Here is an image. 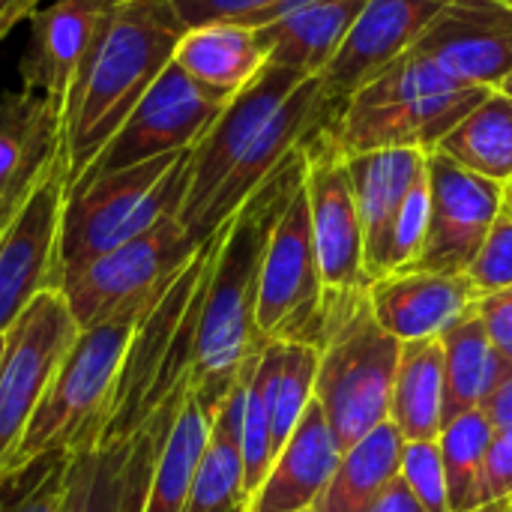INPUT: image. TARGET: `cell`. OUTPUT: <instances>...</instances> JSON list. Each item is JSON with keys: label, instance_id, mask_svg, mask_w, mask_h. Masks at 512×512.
I'll return each mask as SVG.
<instances>
[{"label": "cell", "instance_id": "obj_20", "mask_svg": "<svg viewBox=\"0 0 512 512\" xmlns=\"http://www.w3.org/2000/svg\"><path fill=\"white\" fill-rule=\"evenodd\" d=\"M369 297L381 327L402 345L441 336L480 300L468 273L450 276L432 270L381 276L369 285Z\"/></svg>", "mask_w": 512, "mask_h": 512}, {"label": "cell", "instance_id": "obj_15", "mask_svg": "<svg viewBox=\"0 0 512 512\" xmlns=\"http://www.w3.org/2000/svg\"><path fill=\"white\" fill-rule=\"evenodd\" d=\"M66 162L63 108L42 93H0V234Z\"/></svg>", "mask_w": 512, "mask_h": 512}, {"label": "cell", "instance_id": "obj_39", "mask_svg": "<svg viewBox=\"0 0 512 512\" xmlns=\"http://www.w3.org/2000/svg\"><path fill=\"white\" fill-rule=\"evenodd\" d=\"M66 462L63 456L15 507V512H63V498H66Z\"/></svg>", "mask_w": 512, "mask_h": 512}, {"label": "cell", "instance_id": "obj_26", "mask_svg": "<svg viewBox=\"0 0 512 512\" xmlns=\"http://www.w3.org/2000/svg\"><path fill=\"white\" fill-rule=\"evenodd\" d=\"M405 438L402 432L384 420L366 438L342 453L336 474L327 489L318 495L315 512H369L375 501L387 492V486L402 471Z\"/></svg>", "mask_w": 512, "mask_h": 512}, {"label": "cell", "instance_id": "obj_32", "mask_svg": "<svg viewBox=\"0 0 512 512\" xmlns=\"http://www.w3.org/2000/svg\"><path fill=\"white\" fill-rule=\"evenodd\" d=\"M426 237H429V168H426V177L408 192V198L396 216V225L390 234L387 276L414 270L423 255Z\"/></svg>", "mask_w": 512, "mask_h": 512}, {"label": "cell", "instance_id": "obj_40", "mask_svg": "<svg viewBox=\"0 0 512 512\" xmlns=\"http://www.w3.org/2000/svg\"><path fill=\"white\" fill-rule=\"evenodd\" d=\"M480 411L486 414V420H489V426H492L495 432L510 429L512 426V366L504 369V375L498 378V384H495L492 396L486 399V405H483Z\"/></svg>", "mask_w": 512, "mask_h": 512}, {"label": "cell", "instance_id": "obj_19", "mask_svg": "<svg viewBox=\"0 0 512 512\" xmlns=\"http://www.w3.org/2000/svg\"><path fill=\"white\" fill-rule=\"evenodd\" d=\"M429 153L414 147H387L348 156L354 198L363 228V261L369 282L387 276L390 234L408 192L426 177Z\"/></svg>", "mask_w": 512, "mask_h": 512}, {"label": "cell", "instance_id": "obj_11", "mask_svg": "<svg viewBox=\"0 0 512 512\" xmlns=\"http://www.w3.org/2000/svg\"><path fill=\"white\" fill-rule=\"evenodd\" d=\"M306 201L315 240V258L324 288L372 285L363 261V228L354 198L348 153L330 123L306 141Z\"/></svg>", "mask_w": 512, "mask_h": 512}, {"label": "cell", "instance_id": "obj_25", "mask_svg": "<svg viewBox=\"0 0 512 512\" xmlns=\"http://www.w3.org/2000/svg\"><path fill=\"white\" fill-rule=\"evenodd\" d=\"M444 339L405 342L390 396V423L405 441H438L444 432Z\"/></svg>", "mask_w": 512, "mask_h": 512}, {"label": "cell", "instance_id": "obj_5", "mask_svg": "<svg viewBox=\"0 0 512 512\" xmlns=\"http://www.w3.org/2000/svg\"><path fill=\"white\" fill-rule=\"evenodd\" d=\"M189 183V150L99 174L66 189L54 288L99 255L141 237L180 213Z\"/></svg>", "mask_w": 512, "mask_h": 512}, {"label": "cell", "instance_id": "obj_42", "mask_svg": "<svg viewBox=\"0 0 512 512\" xmlns=\"http://www.w3.org/2000/svg\"><path fill=\"white\" fill-rule=\"evenodd\" d=\"M39 6H42V0H0V42H3L24 18H30Z\"/></svg>", "mask_w": 512, "mask_h": 512}, {"label": "cell", "instance_id": "obj_45", "mask_svg": "<svg viewBox=\"0 0 512 512\" xmlns=\"http://www.w3.org/2000/svg\"><path fill=\"white\" fill-rule=\"evenodd\" d=\"M498 3H504V6H510L512 9V0H498Z\"/></svg>", "mask_w": 512, "mask_h": 512}, {"label": "cell", "instance_id": "obj_8", "mask_svg": "<svg viewBox=\"0 0 512 512\" xmlns=\"http://www.w3.org/2000/svg\"><path fill=\"white\" fill-rule=\"evenodd\" d=\"M324 282L303 183L285 204L261 264L255 327L267 342H315Z\"/></svg>", "mask_w": 512, "mask_h": 512}, {"label": "cell", "instance_id": "obj_18", "mask_svg": "<svg viewBox=\"0 0 512 512\" xmlns=\"http://www.w3.org/2000/svg\"><path fill=\"white\" fill-rule=\"evenodd\" d=\"M120 0H51L30 15V39L18 60L21 90L63 99L93 48L102 21Z\"/></svg>", "mask_w": 512, "mask_h": 512}, {"label": "cell", "instance_id": "obj_41", "mask_svg": "<svg viewBox=\"0 0 512 512\" xmlns=\"http://www.w3.org/2000/svg\"><path fill=\"white\" fill-rule=\"evenodd\" d=\"M369 512H429L417 498H414V492L402 483V477H396L390 486H387V492L375 501V507Z\"/></svg>", "mask_w": 512, "mask_h": 512}, {"label": "cell", "instance_id": "obj_9", "mask_svg": "<svg viewBox=\"0 0 512 512\" xmlns=\"http://www.w3.org/2000/svg\"><path fill=\"white\" fill-rule=\"evenodd\" d=\"M60 291L39 294L3 333L0 354V471L24 438L39 399L78 336Z\"/></svg>", "mask_w": 512, "mask_h": 512}, {"label": "cell", "instance_id": "obj_38", "mask_svg": "<svg viewBox=\"0 0 512 512\" xmlns=\"http://www.w3.org/2000/svg\"><path fill=\"white\" fill-rule=\"evenodd\" d=\"M63 456H45V459H36L30 462L27 468H18V471H3L0 474V512H15V507L24 501V495L60 462Z\"/></svg>", "mask_w": 512, "mask_h": 512}, {"label": "cell", "instance_id": "obj_22", "mask_svg": "<svg viewBox=\"0 0 512 512\" xmlns=\"http://www.w3.org/2000/svg\"><path fill=\"white\" fill-rule=\"evenodd\" d=\"M366 0H315L273 24L258 27V42L267 63L297 69L309 78H321L339 54Z\"/></svg>", "mask_w": 512, "mask_h": 512}, {"label": "cell", "instance_id": "obj_48", "mask_svg": "<svg viewBox=\"0 0 512 512\" xmlns=\"http://www.w3.org/2000/svg\"><path fill=\"white\" fill-rule=\"evenodd\" d=\"M300 512H315V510H300Z\"/></svg>", "mask_w": 512, "mask_h": 512}, {"label": "cell", "instance_id": "obj_44", "mask_svg": "<svg viewBox=\"0 0 512 512\" xmlns=\"http://www.w3.org/2000/svg\"><path fill=\"white\" fill-rule=\"evenodd\" d=\"M498 90H501V93H504V96L512 102V72L504 78V81H501V87H498Z\"/></svg>", "mask_w": 512, "mask_h": 512}, {"label": "cell", "instance_id": "obj_16", "mask_svg": "<svg viewBox=\"0 0 512 512\" xmlns=\"http://www.w3.org/2000/svg\"><path fill=\"white\" fill-rule=\"evenodd\" d=\"M447 3L450 0H366L348 39L321 75L336 114L369 78L411 51Z\"/></svg>", "mask_w": 512, "mask_h": 512}, {"label": "cell", "instance_id": "obj_2", "mask_svg": "<svg viewBox=\"0 0 512 512\" xmlns=\"http://www.w3.org/2000/svg\"><path fill=\"white\" fill-rule=\"evenodd\" d=\"M183 33L171 0H120L108 12L63 99L69 186L168 69Z\"/></svg>", "mask_w": 512, "mask_h": 512}, {"label": "cell", "instance_id": "obj_28", "mask_svg": "<svg viewBox=\"0 0 512 512\" xmlns=\"http://www.w3.org/2000/svg\"><path fill=\"white\" fill-rule=\"evenodd\" d=\"M213 414L189 384V393L174 417V426L156 456L147 498H144V512H183L189 501L192 477L201 462V453L210 438V423Z\"/></svg>", "mask_w": 512, "mask_h": 512}, {"label": "cell", "instance_id": "obj_35", "mask_svg": "<svg viewBox=\"0 0 512 512\" xmlns=\"http://www.w3.org/2000/svg\"><path fill=\"white\" fill-rule=\"evenodd\" d=\"M276 3H282V0H171V6L186 30L213 24V21L249 24L255 15H261L264 9H270Z\"/></svg>", "mask_w": 512, "mask_h": 512}, {"label": "cell", "instance_id": "obj_29", "mask_svg": "<svg viewBox=\"0 0 512 512\" xmlns=\"http://www.w3.org/2000/svg\"><path fill=\"white\" fill-rule=\"evenodd\" d=\"M462 168L512 183V102L501 90H489L486 99L435 147Z\"/></svg>", "mask_w": 512, "mask_h": 512}, {"label": "cell", "instance_id": "obj_21", "mask_svg": "<svg viewBox=\"0 0 512 512\" xmlns=\"http://www.w3.org/2000/svg\"><path fill=\"white\" fill-rule=\"evenodd\" d=\"M342 462V447L318 399L309 402L297 429L273 459L270 474L246 501V512L312 510Z\"/></svg>", "mask_w": 512, "mask_h": 512}, {"label": "cell", "instance_id": "obj_36", "mask_svg": "<svg viewBox=\"0 0 512 512\" xmlns=\"http://www.w3.org/2000/svg\"><path fill=\"white\" fill-rule=\"evenodd\" d=\"M477 315L483 318V327L504 360V366H512V288L486 294L477 300Z\"/></svg>", "mask_w": 512, "mask_h": 512}, {"label": "cell", "instance_id": "obj_10", "mask_svg": "<svg viewBox=\"0 0 512 512\" xmlns=\"http://www.w3.org/2000/svg\"><path fill=\"white\" fill-rule=\"evenodd\" d=\"M306 78L309 75L297 69L264 63L258 75L228 99V105L219 111L210 129L189 150V183H186V195L177 213L186 234H192L195 222L207 210L216 189L225 183V177L234 171L243 153L255 144V138L264 132L270 117L285 105V99Z\"/></svg>", "mask_w": 512, "mask_h": 512}, {"label": "cell", "instance_id": "obj_13", "mask_svg": "<svg viewBox=\"0 0 512 512\" xmlns=\"http://www.w3.org/2000/svg\"><path fill=\"white\" fill-rule=\"evenodd\" d=\"M66 189L69 168L63 162L0 234V336L39 294L54 288Z\"/></svg>", "mask_w": 512, "mask_h": 512}, {"label": "cell", "instance_id": "obj_14", "mask_svg": "<svg viewBox=\"0 0 512 512\" xmlns=\"http://www.w3.org/2000/svg\"><path fill=\"white\" fill-rule=\"evenodd\" d=\"M411 51L465 87L498 90L512 72V9L498 0H450Z\"/></svg>", "mask_w": 512, "mask_h": 512}, {"label": "cell", "instance_id": "obj_50", "mask_svg": "<svg viewBox=\"0 0 512 512\" xmlns=\"http://www.w3.org/2000/svg\"><path fill=\"white\" fill-rule=\"evenodd\" d=\"M510 186H512V183H510Z\"/></svg>", "mask_w": 512, "mask_h": 512}, {"label": "cell", "instance_id": "obj_49", "mask_svg": "<svg viewBox=\"0 0 512 512\" xmlns=\"http://www.w3.org/2000/svg\"><path fill=\"white\" fill-rule=\"evenodd\" d=\"M237 512H246V510H237Z\"/></svg>", "mask_w": 512, "mask_h": 512}, {"label": "cell", "instance_id": "obj_1", "mask_svg": "<svg viewBox=\"0 0 512 512\" xmlns=\"http://www.w3.org/2000/svg\"><path fill=\"white\" fill-rule=\"evenodd\" d=\"M303 147L294 150L219 228V243L201 303L192 366V393L210 411L222 405L243 366L267 342L255 327L261 264L285 204L306 177Z\"/></svg>", "mask_w": 512, "mask_h": 512}, {"label": "cell", "instance_id": "obj_24", "mask_svg": "<svg viewBox=\"0 0 512 512\" xmlns=\"http://www.w3.org/2000/svg\"><path fill=\"white\" fill-rule=\"evenodd\" d=\"M174 63L210 93L231 99L258 75L267 54L252 27L237 21H213L189 27L180 36Z\"/></svg>", "mask_w": 512, "mask_h": 512}, {"label": "cell", "instance_id": "obj_17", "mask_svg": "<svg viewBox=\"0 0 512 512\" xmlns=\"http://www.w3.org/2000/svg\"><path fill=\"white\" fill-rule=\"evenodd\" d=\"M486 93L489 90L483 87H459L450 93H432L366 111L342 108L330 120V129L348 156L387 147H414L432 153L486 99Z\"/></svg>", "mask_w": 512, "mask_h": 512}, {"label": "cell", "instance_id": "obj_43", "mask_svg": "<svg viewBox=\"0 0 512 512\" xmlns=\"http://www.w3.org/2000/svg\"><path fill=\"white\" fill-rule=\"evenodd\" d=\"M474 512H512V495L510 498H501V501H489V504H483L480 510Z\"/></svg>", "mask_w": 512, "mask_h": 512}, {"label": "cell", "instance_id": "obj_37", "mask_svg": "<svg viewBox=\"0 0 512 512\" xmlns=\"http://www.w3.org/2000/svg\"><path fill=\"white\" fill-rule=\"evenodd\" d=\"M512 495V426L492 435L486 456V501Z\"/></svg>", "mask_w": 512, "mask_h": 512}, {"label": "cell", "instance_id": "obj_30", "mask_svg": "<svg viewBox=\"0 0 512 512\" xmlns=\"http://www.w3.org/2000/svg\"><path fill=\"white\" fill-rule=\"evenodd\" d=\"M495 429L489 426L483 411H465L450 420L438 438L441 459L447 471L450 510L474 512L486 501V456Z\"/></svg>", "mask_w": 512, "mask_h": 512}, {"label": "cell", "instance_id": "obj_47", "mask_svg": "<svg viewBox=\"0 0 512 512\" xmlns=\"http://www.w3.org/2000/svg\"><path fill=\"white\" fill-rule=\"evenodd\" d=\"M0 354H3V336H0Z\"/></svg>", "mask_w": 512, "mask_h": 512}, {"label": "cell", "instance_id": "obj_31", "mask_svg": "<svg viewBox=\"0 0 512 512\" xmlns=\"http://www.w3.org/2000/svg\"><path fill=\"white\" fill-rule=\"evenodd\" d=\"M129 441L69 456L63 512H120Z\"/></svg>", "mask_w": 512, "mask_h": 512}, {"label": "cell", "instance_id": "obj_23", "mask_svg": "<svg viewBox=\"0 0 512 512\" xmlns=\"http://www.w3.org/2000/svg\"><path fill=\"white\" fill-rule=\"evenodd\" d=\"M267 345V342H264ZM261 354V351H258ZM258 354L243 366L240 378L222 399L213 414L210 438L201 453V462L192 477L189 501L183 512H237L246 510V483H243V453H240V426H243V405L252 366Z\"/></svg>", "mask_w": 512, "mask_h": 512}, {"label": "cell", "instance_id": "obj_34", "mask_svg": "<svg viewBox=\"0 0 512 512\" xmlns=\"http://www.w3.org/2000/svg\"><path fill=\"white\" fill-rule=\"evenodd\" d=\"M471 285L477 288L480 297L512 288V201L507 195L483 249L477 252L471 270H468Z\"/></svg>", "mask_w": 512, "mask_h": 512}, {"label": "cell", "instance_id": "obj_46", "mask_svg": "<svg viewBox=\"0 0 512 512\" xmlns=\"http://www.w3.org/2000/svg\"><path fill=\"white\" fill-rule=\"evenodd\" d=\"M507 195H510V201H512V186H507Z\"/></svg>", "mask_w": 512, "mask_h": 512}, {"label": "cell", "instance_id": "obj_33", "mask_svg": "<svg viewBox=\"0 0 512 512\" xmlns=\"http://www.w3.org/2000/svg\"><path fill=\"white\" fill-rule=\"evenodd\" d=\"M399 477L429 512H453L438 441H405Z\"/></svg>", "mask_w": 512, "mask_h": 512}, {"label": "cell", "instance_id": "obj_12", "mask_svg": "<svg viewBox=\"0 0 512 512\" xmlns=\"http://www.w3.org/2000/svg\"><path fill=\"white\" fill-rule=\"evenodd\" d=\"M429 237L414 270L468 273L483 249L504 201L507 186L480 177L450 156L429 153Z\"/></svg>", "mask_w": 512, "mask_h": 512}, {"label": "cell", "instance_id": "obj_7", "mask_svg": "<svg viewBox=\"0 0 512 512\" xmlns=\"http://www.w3.org/2000/svg\"><path fill=\"white\" fill-rule=\"evenodd\" d=\"M225 105V96L210 93L171 60L168 69L153 81V87L141 96L123 126L111 135V141L99 150V156L75 183L132 168L168 153L192 150Z\"/></svg>", "mask_w": 512, "mask_h": 512}, {"label": "cell", "instance_id": "obj_27", "mask_svg": "<svg viewBox=\"0 0 512 512\" xmlns=\"http://www.w3.org/2000/svg\"><path fill=\"white\" fill-rule=\"evenodd\" d=\"M444 339V426L465 411H480L492 396L498 378L504 375V360L498 357L477 303L441 333Z\"/></svg>", "mask_w": 512, "mask_h": 512}, {"label": "cell", "instance_id": "obj_3", "mask_svg": "<svg viewBox=\"0 0 512 512\" xmlns=\"http://www.w3.org/2000/svg\"><path fill=\"white\" fill-rule=\"evenodd\" d=\"M312 345L318 351L315 399L345 453L390 420L402 342L381 327L363 285L324 288Z\"/></svg>", "mask_w": 512, "mask_h": 512}, {"label": "cell", "instance_id": "obj_4", "mask_svg": "<svg viewBox=\"0 0 512 512\" xmlns=\"http://www.w3.org/2000/svg\"><path fill=\"white\" fill-rule=\"evenodd\" d=\"M141 312L78 330L3 471L27 468L45 456H75L99 447Z\"/></svg>", "mask_w": 512, "mask_h": 512}, {"label": "cell", "instance_id": "obj_6", "mask_svg": "<svg viewBox=\"0 0 512 512\" xmlns=\"http://www.w3.org/2000/svg\"><path fill=\"white\" fill-rule=\"evenodd\" d=\"M198 243L180 225V216H165L141 237L99 255L87 267L66 276L54 291L63 294L75 324L96 327L126 312H141L153 303L192 261Z\"/></svg>", "mask_w": 512, "mask_h": 512}]
</instances>
